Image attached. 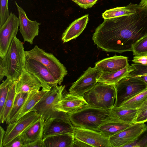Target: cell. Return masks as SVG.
<instances>
[{
  "label": "cell",
  "mask_w": 147,
  "mask_h": 147,
  "mask_svg": "<svg viewBox=\"0 0 147 147\" xmlns=\"http://www.w3.org/2000/svg\"><path fill=\"white\" fill-rule=\"evenodd\" d=\"M25 69L39 78L49 89L59 83L47 68L40 62L26 57Z\"/></svg>",
  "instance_id": "13"
},
{
  "label": "cell",
  "mask_w": 147,
  "mask_h": 147,
  "mask_svg": "<svg viewBox=\"0 0 147 147\" xmlns=\"http://www.w3.org/2000/svg\"><path fill=\"white\" fill-rule=\"evenodd\" d=\"M17 80L13 82L9 88L4 105L2 115L0 118V121L1 123L5 122L13 106L16 94Z\"/></svg>",
  "instance_id": "28"
},
{
  "label": "cell",
  "mask_w": 147,
  "mask_h": 147,
  "mask_svg": "<svg viewBox=\"0 0 147 147\" xmlns=\"http://www.w3.org/2000/svg\"><path fill=\"white\" fill-rule=\"evenodd\" d=\"M138 112V109H130L121 107H113L110 113L115 121L129 124L134 123Z\"/></svg>",
  "instance_id": "21"
},
{
  "label": "cell",
  "mask_w": 147,
  "mask_h": 147,
  "mask_svg": "<svg viewBox=\"0 0 147 147\" xmlns=\"http://www.w3.org/2000/svg\"><path fill=\"white\" fill-rule=\"evenodd\" d=\"M87 104L83 96L69 93L63 97L55 108L58 111L69 114L76 111Z\"/></svg>",
  "instance_id": "17"
},
{
  "label": "cell",
  "mask_w": 147,
  "mask_h": 147,
  "mask_svg": "<svg viewBox=\"0 0 147 147\" xmlns=\"http://www.w3.org/2000/svg\"><path fill=\"white\" fill-rule=\"evenodd\" d=\"M134 69L128 76L136 78L147 83V66L139 63H132Z\"/></svg>",
  "instance_id": "30"
},
{
  "label": "cell",
  "mask_w": 147,
  "mask_h": 147,
  "mask_svg": "<svg viewBox=\"0 0 147 147\" xmlns=\"http://www.w3.org/2000/svg\"><path fill=\"white\" fill-rule=\"evenodd\" d=\"M48 91L33 90L29 93L22 108L19 113L16 121L30 111L32 108L46 94Z\"/></svg>",
  "instance_id": "24"
},
{
  "label": "cell",
  "mask_w": 147,
  "mask_h": 147,
  "mask_svg": "<svg viewBox=\"0 0 147 147\" xmlns=\"http://www.w3.org/2000/svg\"><path fill=\"white\" fill-rule=\"evenodd\" d=\"M132 51L135 56L147 55V34L141 38L135 44Z\"/></svg>",
  "instance_id": "32"
},
{
  "label": "cell",
  "mask_w": 147,
  "mask_h": 147,
  "mask_svg": "<svg viewBox=\"0 0 147 147\" xmlns=\"http://www.w3.org/2000/svg\"><path fill=\"white\" fill-rule=\"evenodd\" d=\"M24 145L22 140L19 136L12 142L8 147H23Z\"/></svg>",
  "instance_id": "38"
},
{
  "label": "cell",
  "mask_w": 147,
  "mask_h": 147,
  "mask_svg": "<svg viewBox=\"0 0 147 147\" xmlns=\"http://www.w3.org/2000/svg\"><path fill=\"white\" fill-rule=\"evenodd\" d=\"M49 90L37 77L26 69H24L21 75L16 80V93H28L33 90Z\"/></svg>",
  "instance_id": "15"
},
{
  "label": "cell",
  "mask_w": 147,
  "mask_h": 147,
  "mask_svg": "<svg viewBox=\"0 0 147 147\" xmlns=\"http://www.w3.org/2000/svg\"><path fill=\"white\" fill-rule=\"evenodd\" d=\"M74 134L75 138L91 147H111L109 137L99 131L74 127Z\"/></svg>",
  "instance_id": "11"
},
{
  "label": "cell",
  "mask_w": 147,
  "mask_h": 147,
  "mask_svg": "<svg viewBox=\"0 0 147 147\" xmlns=\"http://www.w3.org/2000/svg\"><path fill=\"white\" fill-rule=\"evenodd\" d=\"M123 147H147V125L134 140Z\"/></svg>",
  "instance_id": "33"
},
{
  "label": "cell",
  "mask_w": 147,
  "mask_h": 147,
  "mask_svg": "<svg viewBox=\"0 0 147 147\" xmlns=\"http://www.w3.org/2000/svg\"><path fill=\"white\" fill-rule=\"evenodd\" d=\"M26 57L37 60L45 65L57 81L59 85L67 74L66 68L52 54L47 53L38 46L25 51Z\"/></svg>",
  "instance_id": "6"
},
{
  "label": "cell",
  "mask_w": 147,
  "mask_h": 147,
  "mask_svg": "<svg viewBox=\"0 0 147 147\" xmlns=\"http://www.w3.org/2000/svg\"><path fill=\"white\" fill-rule=\"evenodd\" d=\"M128 57L115 55L104 59L95 63V67L102 72H114L121 70L128 64Z\"/></svg>",
  "instance_id": "18"
},
{
  "label": "cell",
  "mask_w": 147,
  "mask_h": 147,
  "mask_svg": "<svg viewBox=\"0 0 147 147\" xmlns=\"http://www.w3.org/2000/svg\"><path fill=\"white\" fill-rule=\"evenodd\" d=\"M102 71L96 67H89L69 89V93L83 96L92 89L98 82L97 80Z\"/></svg>",
  "instance_id": "10"
},
{
  "label": "cell",
  "mask_w": 147,
  "mask_h": 147,
  "mask_svg": "<svg viewBox=\"0 0 147 147\" xmlns=\"http://www.w3.org/2000/svg\"><path fill=\"white\" fill-rule=\"evenodd\" d=\"M146 125L144 123H135L109 137V142L111 147H123L130 143L137 137Z\"/></svg>",
  "instance_id": "14"
},
{
  "label": "cell",
  "mask_w": 147,
  "mask_h": 147,
  "mask_svg": "<svg viewBox=\"0 0 147 147\" xmlns=\"http://www.w3.org/2000/svg\"><path fill=\"white\" fill-rule=\"evenodd\" d=\"M134 69L129 64L125 68L114 72H102L97 80L98 82L109 84H116L123 78L127 76Z\"/></svg>",
  "instance_id": "23"
},
{
  "label": "cell",
  "mask_w": 147,
  "mask_h": 147,
  "mask_svg": "<svg viewBox=\"0 0 147 147\" xmlns=\"http://www.w3.org/2000/svg\"><path fill=\"white\" fill-rule=\"evenodd\" d=\"M139 5L140 6L145 7L147 9V0H141Z\"/></svg>",
  "instance_id": "44"
},
{
  "label": "cell",
  "mask_w": 147,
  "mask_h": 147,
  "mask_svg": "<svg viewBox=\"0 0 147 147\" xmlns=\"http://www.w3.org/2000/svg\"><path fill=\"white\" fill-rule=\"evenodd\" d=\"M88 15L87 14L73 21L63 33L62 40L67 42L78 36L86 28L88 21Z\"/></svg>",
  "instance_id": "20"
},
{
  "label": "cell",
  "mask_w": 147,
  "mask_h": 147,
  "mask_svg": "<svg viewBox=\"0 0 147 147\" xmlns=\"http://www.w3.org/2000/svg\"><path fill=\"white\" fill-rule=\"evenodd\" d=\"M19 26V18L11 12L5 23L0 27V57H5L10 45L16 36Z\"/></svg>",
  "instance_id": "9"
},
{
  "label": "cell",
  "mask_w": 147,
  "mask_h": 147,
  "mask_svg": "<svg viewBox=\"0 0 147 147\" xmlns=\"http://www.w3.org/2000/svg\"><path fill=\"white\" fill-rule=\"evenodd\" d=\"M14 81L7 78L0 85V118L2 115L4 105L9 88L11 84Z\"/></svg>",
  "instance_id": "31"
},
{
  "label": "cell",
  "mask_w": 147,
  "mask_h": 147,
  "mask_svg": "<svg viewBox=\"0 0 147 147\" xmlns=\"http://www.w3.org/2000/svg\"><path fill=\"white\" fill-rule=\"evenodd\" d=\"M146 34L147 9L141 6L134 13L104 19L92 39L103 51L121 53L132 51L135 44Z\"/></svg>",
  "instance_id": "1"
},
{
  "label": "cell",
  "mask_w": 147,
  "mask_h": 147,
  "mask_svg": "<svg viewBox=\"0 0 147 147\" xmlns=\"http://www.w3.org/2000/svg\"><path fill=\"white\" fill-rule=\"evenodd\" d=\"M40 117L36 111H31L9 124L3 140L2 147H8L16 138Z\"/></svg>",
  "instance_id": "8"
},
{
  "label": "cell",
  "mask_w": 147,
  "mask_h": 147,
  "mask_svg": "<svg viewBox=\"0 0 147 147\" xmlns=\"http://www.w3.org/2000/svg\"><path fill=\"white\" fill-rule=\"evenodd\" d=\"M8 1L0 0V27L5 23L10 15Z\"/></svg>",
  "instance_id": "34"
},
{
  "label": "cell",
  "mask_w": 147,
  "mask_h": 147,
  "mask_svg": "<svg viewBox=\"0 0 147 147\" xmlns=\"http://www.w3.org/2000/svg\"><path fill=\"white\" fill-rule=\"evenodd\" d=\"M146 109H147V100L142 105L141 107L138 109V112L143 111Z\"/></svg>",
  "instance_id": "43"
},
{
  "label": "cell",
  "mask_w": 147,
  "mask_h": 147,
  "mask_svg": "<svg viewBox=\"0 0 147 147\" xmlns=\"http://www.w3.org/2000/svg\"><path fill=\"white\" fill-rule=\"evenodd\" d=\"M15 3L18 13L19 30L24 41L32 44L34 38L38 35L39 26L40 23L36 20L32 21L29 19L22 8L16 1Z\"/></svg>",
  "instance_id": "12"
},
{
  "label": "cell",
  "mask_w": 147,
  "mask_h": 147,
  "mask_svg": "<svg viewBox=\"0 0 147 147\" xmlns=\"http://www.w3.org/2000/svg\"><path fill=\"white\" fill-rule=\"evenodd\" d=\"M74 140V133L49 136L43 139L44 147H72Z\"/></svg>",
  "instance_id": "22"
},
{
  "label": "cell",
  "mask_w": 147,
  "mask_h": 147,
  "mask_svg": "<svg viewBox=\"0 0 147 147\" xmlns=\"http://www.w3.org/2000/svg\"><path fill=\"white\" fill-rule=\"evenodd\" d=\"M23 147H44L43 138L38 139L32 143L24 145Z\"/></svg>",
  "instance_id": "39"
},
{
  "label": "cell",
  "mask_w": 147,
  "mask_h": 147,
  "mask_svg": "<svg viewBox=\"0 0 147 147\" xmlns=\"http://www.w3.org/2000/svg\"><path fill=\"white\" fill-rule=\"evenodd\" d=\"M132 61L134 63H139L147 66V56H135Z\"/></svg>",
  "instance_id": "37"
},
{
  "label": "cell",
  "mask_w": 147,
  "mask_h": 147,
  "mask_svg": "<svg viewBox=\"0 0 147 147\" xmlns=\"http://www.w3.org/2000/svg\"><path fill=\"white\" fill-rule=\"evenodd\" d=\"M45 121V120L40 116L39 119L28 127L20 135L24 145L43 138Z\"/></svg>",
  "instance_id": "19"
},
{
  "label": "cell",
  "mask_w": 147,
  "mask_h": 147,
  "mask_svg": "<svg viewBox=\"0 0 147 147\" xmlns=\"http://www.w3.org/2000/svg\"><path fill=\"white\" fill-rule=\"evenodd\" d=\"M0 147H2L3 141L6 133V131L4 130V129L1 126H0Z\"/></svg>",
  "instance_id": "42"
},
{
  "label": "cell",
  "mask_w": 147,
  "mask_h": 147,
  "mask_svg": "<svg viewBox=\"0 0 147 147\" xmlns=\"http://www.w3.org/2000/svg\"><path fill=\"white\" fill-rule=\"evenodd\" d=\"M65 87V86L58 85L52 87L30 111H36L45 120L54 118L72 125L67 113L58 111L55 108V105L63 98V92Z\"/></svg>",
  "instance_id": "3"
},
{
  "label": "cell",
  "mask_w": 147,
  "mask_h": 147,
  "mask_svg": "<svg viewBox=\"0 0 147 147\" xmlns=\"http://www.w3.org/2000/svg\"><path fill=\"white\" fill-rule=\"evenodd\" d=\"M87 147L91 146L84 142L74 138V140L72 146V147Z\"/></svg>",
  "instance_id": "41"
},
{
  "label": "cell",
  "mask_w": 147,
  "mask_h": 147,
  "mask_svg": "<svg viewBox=\"0 0 147 147\" xmlns=\"http://www.w3.org/2000/svg\"><path fill=\"white\" fill-rule=\"evenodd\" d=\"M74 127L62 120L50 118L45 120L43 139L57 135L74 133Z\"/></svg>",
  "instance_id": "16"
},
{
  "label": "cell",
  "mask_w": 147,
  "mask_h": 147,
  "mask_svg": "<svg viewBox=\"0 0 147 147\" xmlns=\"http://www.w3.org/2000/svg\"><path fill=\"white\" fill-rule=\"evenodd\" d=\"M131 125L117 121H112L102 125L97 131L109 137L122 131Z\"/></svg>",
  "instance_id": "27"
},
{
  "label": "cell",
  "mask_w": 147,
  "mask_h": 147,
  "mask_svg": "<svg viewBox=\"0 0 147 147\" xmlns=\"http://www.w3.org/2000/svg\"><path fill=\"white\" fill-rule=\"evenodd\" d=\"M6 75L5 67L4 60L0 58V80L1 81Z\"/></svg>",
  "instance_id": "40"
},
{
  "label": "cell",
  "mask_w": 147,
  "mask_h": 147,
  "mask_svg": "<svg viewBox=\"0 0 147 147\" xmlns=\"http://www.w3.org/2000/svg\"><path fill=\"white\" fill-rule=\"evenodd\" d=\"M28 94V93H16L13 106L5 121L7 124L16 121Z\"/></svg>",
  "instance_id": "26"
},
{
  "label": "cell",
  "mask_w": 147,
  "mask_h": 147,
  "mask_svg": "<svg viewBox=\"0 0 147 147\" xmlns=\"http://www.w3.org/2000/svg\"><path fill=\"white\" fill-rule=\"evenodd\" d=\"M146 56H147V55H146Z\"/></svg>",
  "instance_id": "45"
},
{
  "label": "cell",
  "mask_w": 147,
  "mask_h": 147,
  "mask_svg": "<svg viewBox=\"0 0 147 147\" xmlns=\"http://www.w3.org/2000/svg\"><path fill=\"white\" fill-rule=\"evenodd\" d=\"M147 122V109L138 112L134 123Z\"/></svg>",
  "instance_id": "36"
},
{
  "label": "cell",
  "mask_w": 147,
  "mask_h": 147,
  "mask_svg": "<svg viewBox=\"0 0 147 147\" xmlns=\"http://www.w3.org/2000/svg\"><path fill=\"white\" fill-rule=\"evenodd\" d=\"M147 88V83L137 78H123L115 84L116 97L113 107H120Z\"/></svg>",
  "instance_id": "7"
},
{
  "label": "cell",
  "mask_w": 147,
  "mask_h": 147,
  "mask_svg": "<svg viewBox=\"0 0 147 147\" xmlns=\"http://www.w3.org/2000/svg\"><path fill=\"white\" fill-rule=\"evenodd\" d=\"M98 0H72L80 7L85 9L92 7Z\"/></svg>",
  "instance_id": "35"
},
{
  "label": "cell",
  "mask_w": 147,
  "mask_h": 147,
  "mask_svg": "<svg viewBox=\"0 0 147 147\" xmlns=\"http://www.w3.org/2000/svg\"><path fill=\"white\" fill-rule=\"evenodd\" d=\"M147 100V88L123 103L120 107L130 109H138Z\"/></svg>",
  "instance_id": "29"
},
{
  "label": "cell",
  "mask_w": 147,
  "mask_h": 147,
  "mask_svg": "<svg viewBox=\"0 0 147 147\" xmlns=\"http://www.w3.org/2000/svg\"><path fill=\"white\" fill-rule=\"evenodd\" d=\"M141 6L130 3L127 5L117 7L105 11L102 14L104 19L110 18L129 14L135 12Z\"/></svg>",
  "instance_id": "25"
},
{
  "label": "cell",
  "mask_w": 147,
  "mask_h": 147,
  "mask_svg": "<svg viewBox=\"0 0 147 147\" xmlns=\"http://www.w3.org/2000/svg\"><path fill=\"white\" fill-rule=\"evenodd\" d=\"M23 43L16 36L12 40L4 59L5 76L16 80L24 69L26 55Z\"/></svg>",
  "instance_id": "4"
},
{
  "label": "cell",
  "mask_w": 147,
  "mask_h": 147,
  "mask_svg": "<svg viewBox=\"0 0 147 147\" xmlns=\"http://www.w3.org/2000/svg\"><path fill=\"white\" fill-rule=\"evenodd\" d=\"M110 110L96 108L87 104L68 115L74 127L97 131L102 125L115 121L111 115Z\"/></svg>",
  "instance_id": "2"
},
{
  "label": "cell",
  "mask_w": 147,
  "mask_h": 147,
  "mask_svg": "<svg viewBox=\"0 0 147 147\" xmlns=\"http://www.w3.org/2000/svg\"><path fill=\"white\" fill-rule=\"evenodd\" d=\"M82 96L88 105L92 107L110 109L114 104L116 97L115 84L98 83Z\"/></svg>",
  "instance_id": "5"
}]
</instances>
